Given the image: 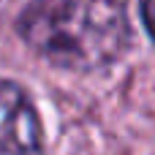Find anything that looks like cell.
Instances as JSON below:
<instances>
[{"label": "cell", "instance_id": "cell-1", "mask_svg": "<svg viewBox=\"0 0 155 155\" xmlns=\"http://www.w3.org/2000/svg\"><path fill=\"white\" fill-rule=\"evenodd\" d=\"M19 33L52 65L95 71L128 49V5L125 0H30Z\"/></svg>", "mask_w": 155, "mask_h": 155}, {"label": "cell", "instance_id": "cell-4", "mask_svg": "<svg viewBox=\"0 0 155 155\" xmlns=\"http://www.w3.org/2000/svg\"><path fill=\"white\" fill-rule=\"evenodd\" d=\"M11 3H16V0H0V8H8Z\"/></svg>", "mask_w": 155, "mask_h": 155}, {"label": "cell", "instance_id": "cell-2", "mask_svg": "<svg viewBox=\"0 0 155 155\" xmlns=\"http://www.w3.org/2000/svg\"><path fill=\"white\" fill-rule=\"evenodd\" d=\"M0 155H44L38 112L14 82H0Z\"/></svg>", "mask_w": 155, "mask_h": 155}, {"label": "cell", "instance_id": "cell-3", "mask_svg": "<svg viewBox=\"0 0 155 155\" xmlns=\"http://www.w3.org/2000/svg\"><path fill=\"white\" fill-rule=\"evenodd\" d=\"M142 16H144V25H147L150 35L155 38V0H142Z\"/></svg>", "mask_w": 155, "mask_h": 155}]
</instances>
